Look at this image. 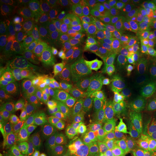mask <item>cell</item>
<instances>
[{"mask_svg":"<svg viewBox=\"0 0 156 156\" xmlns=\"http://www.w3.org/2000/svg\"><path fill=\"white\" fill-rule=\"evenodd\" d=\"M19 89L16 87H7L0 90V121L1 127L8 125L17 108Z\"/></svg>","mask_w":156,"mask_h":156,"instance_id":"19","label":"cell"},{"mask_svg":"<svg viewBox=\"0 0 156 156\" xmlns=\"http://www.w3.org/2000/svg\"><path fill=\"white\" fill-rule=\"evenodd\" d=\"M76 1L73 0H46L44 1L47 20L69 16L71 9Z\"/></svg>","mask_w":156,"mask_h":156,"instance_id":"24","label":"cell"},{"mask_svg":"<svg viewBox=\"0 0 156 156\" xmlns=\"http://www.w3.org/2000/svg\"><path fill=\"white\" fill-rule=\"evenodd\" d=\"M155 124H156V117H155Z\"/></svg>","mask_w":156,"mask_h":156,"instance_id":"37","label":"cell"},{"mask_svg":"<svg viewBox=\"0 0 156 156\" xmlns=\"http://www.w3.org/2000/svg\"><path fill=\"white\" fill-rule=\"evenodd\" d=\"M145 139L150 145L156 148V124H153L145 132Z\"/></svg>","mask_w":156,"mask_h":156,"instance_id":"34","label":"cell"},{"mask_svg":"<svg viewBox=\"0 0 156 156\" xmlns=\"http://www.w3.org/2000/svg\"><path fill=\"white\" fill-rule=\"evenodd\" d=\"M33 104L32 103H25L17 105L14 116L6 126L5 138L8 145L18 148L37 137L28 122Z\"/></svg>","mask_w":156,"mask_h":156,"instance_id":"7","label":"cell"},{"mask_svg":"<svg viewBox=\"0 0 156 156\" xmlns=\"http://www.w3.org/2000/svg\"><path fill=\"white\" fill-rule=\"evenodd\" d=\"M21 76L23 88L40 89L41 82L38 77L36 68V63L34 57L30 54H26L22 62Z\"/></svg>","mask_w":156,"mask_h":156,"instance_id":"23","label":"cell"},{"mask_svg":"<svg viewBox=\"0 0 156 156\" xmlns=\"http://www.w3.org/2000/svg\"><path fill=\"white\" fill-rule=\"evenodd\" d=\"M139 47L156 51V28L146 36Z\"/></svg>","mask_w":156,"mask_h":156,"instance_id":"32","label":"cell"},{"mask_svg":"<svg viewBox=\"0 0 156 156\" xmlns=\"http://www.w3.org/2000/svg\"><path fill=\"white\" fill-rule=\"evenodd\" d=\"M122 12L129 20L142 18L146 9V1L142 0H117L116 1Z\"/></svg>","mask_w":156,"mask_h":156,"instance_id":"28","label":"cell"},{"mask_svg":"<svg viewBox=\"0 0 156 156\" xmlns=\"http://www.w3.org/2000/svg\"><path fill=\"white\" fill-rule=\"evenodd\" d=\"M39 90L23 88L19 91L17 95V105L25 103H34L39 100Z\"/></svg>","mask_w":156,"mask_h":156,"instance_id":"30","label":"cell"},{"mask_svg":"<svg viewBox=\"0 0 156 156\" xmlns=\"http://www.w3.org/2000/svg\"><path fill=\"white\" fill-rule=\"evenodd\" d=\"M85 50L82 48H71L64 50L57 56V70L56 77L69 87H77L79 78L85 68Z\"/></svg>","mask_w":156,"mask_h":156,"instance_id":"6","label":"cell"},{"mask_svg":"<svg viewBox=\"0 0 156 156\" xmlns=\"http://www.w3.org/2000/svg\"><path fill=\"white\" fill-rule=\"evenodd\" d=\"M2 9H9L30 15L38 18L44 15L45 7L44 1L34 0H2Z\"/></svg>","mask_w":156,"mask_h":156,"instance_id":"22","label":"cell"},{"mask_svg":"<svg viewBox=\"0 0 156 156\" xmlns=\"http://www.w3.org/2000/svg\"><path fill=\"white\" fill-rule=\"evenodd\" d=\"M85 99L79 87L70 90L55 106L58 118L62 123L67 121L74 112L85 102Z\"/></svg>","mask_w":156,"mask_h":156,"instance_id":"20","label":"cell"},{"mask_svg":"<svg viewBox=\"0 0 156 156\" xmlns=\"http://www.w3.org/2000/svg\"><path fill=\"white\" fill-rule=\"evenodd\" d=\"M70 18L85 36L84 50L89 56H95L98 43L106 34L100 15L99 4L93 0H78L71 9Z\"/></svg>","mask_w":156,"mask_h":156,"instance_id":"1","label":"cell"},{"mask_svg":"<svg viewBox=\"0 0 156 156\" xmlns=\"http://www.w3.org/2000/svg\"><path fill=\"white\" fill-rule=\"evenodd\" d=\"M151 80H153L154 83H156V58H155V60H154L153 66H152Z\"/></svg>","mask_w":156,"mask_h":156,"instance_id":"36","label":"cell"},{"mask_svg":"<svg viewBox=\"0 0 156 156\" xmlns=\"http://www.w3.org/2000/svg\"><path fill=\"white\" fill-rule=\"evenodd\" d=\"M147 108L156 110V83L152 80L147 100Z\"/></svg>","mask_w":156,"mask_h":156,"instance_id":"33","label":"cell"},{"mask_svg":"<svg viewBox=\"0 0 156 156\" xmlns=\"http://www.w3.org/2000/svg\"><path fill=\"white\" fill-rule=\"evenodd\" d=\"M152 80L143 76L127 83L128 97L131 108L147 106V100Z\"/></svg>","mask_w":156,"mask_h":156,"instance_id":"21","label":"cell"},{"mask_svg":"<svg viewBox=\"0 0 156 156\" xmlns=\"http://www.w3.org/2000/svg\"><path fill=\"white\" fill-rule=\"evenodd\" d=\"M78 87L86 101L98 102L103 101L98 83L96 67L93 62H87L85 64L79 78Z\"/></svg>","mask_w":156,"mask_h":156,"instance_id":"15","label":"cell"},{"mask_svg":"<svg viewBox=\"0 0 156 156\" xmlns=\"http://www.w3.org/2000/svg\"><path fill=\"white\" fill-rule=\"evenodd\" d=\"M148 28L149 26L143 20V17L128 21L121 32V36L129 50L139 47L146 38Z\"/></svg>","mask_w":156,"mask_h":156,"instance_id":"17","label":"cell"},{"mask_svg":"<svg viewBox=\"0 0 156 156\" xmlns=\"http://www.w3.org/2000/svg\"><path fill=\"white\" fill-rule=\"evenodd\" d=\"M56 139L77 156H99L94 142L80 128L62 126Z\"/></svg>","mask_w":156,"mask_h":156,"instance_id":"9","label":"cell"},{"mask_svg":"<svg viewBox=\"0 0 156 156\" xmlns=\"http://www.w3.org/2000/svg\"><path fill=\"white\" fill-rule=\"evenodd\" d=\"M17 156H76L57 140H38Z\"/></svg>","mask_w":156,"mask_h":156,"instance_id":"13","label":"cell"},{"mask_svg":"<svg viewBox=\"0 0 156 156\" xmlns=\"http://www.w3.org/2000/svg\"><path fill=\"white\" fill-rule=\"evenodd\" d=\"M96 71L103 101L125 110L131 109L128 97L127 83L124 77L103 61L96 67Z\"/></svg>","mask_w":156,"mask_h":156,"instance_id":"2","label":"cell"},{"mask_svg":"<svg viewBox=\"0 0 156 156\" xmlns=\"http://www.w3.org/2000/svg\"><path fill=\"white\" fill-rule=\"evenodd\" d=\"M62 48L60 45L53 41L39 40L33 46L32 56L35 60L54 58L62 53L61 51Z\"/></svg>","mask_w":156,"mask_h":156,"instance_id":"25","label":"cell"},{"mask_svg":"<svg viewBox=\"0 0 156 156\" xmlns=\"http://www.w3.org/2000/svg\"><path fill=\"white\" fill-rule=\"evenodd\" d=\"M103 62L119 72L126 83L143 76L139 65L129 52L116 54Z\"/></svg>","mask_w":156,"mask_h":156,"instance_id":"14","label":"cell"},{"mask_svg":"<svg viewBox=\"0 0 156 156\" xmlns=\"http://www.w3.org/2000/svg\"><path fill=\"white\" fill-rule=\"evenodd\" d=\"M35 63L37 75L41 83L56 75L57 70V57L35 60Z\"/></svg>","mask_w":156,"mask_h":156,"instance_id":"29","label":"cell"},{"mask_svg":"<svg viewBox=\"0 0 156 156\" xmlns=\"http://www.w3.org/2000/svg\"><path fill=\"white\" fill-rule=\"evenodd\" d=\"M28 122L37 137L41 135L56 136L62 123L54 106L38 100L33 104Z\"/></svg>","mask_w":156,"mask_h":156,"instance_id":"8","label":"cell"},{"mask_svg":"<svg viewBox=\"0 0 156 156\" xmlns=\"http://www.w3.org/2000/svg\"><path fill=\"white\" fill-rule=\"evenodd\" d=\"M129 125L130 132L133 137L140 138L143 136L145 132V126L143 124L133 116H131L128 119Z\"/></svg>","mask_w":156,"mask_h":156,"instance_id":"31","label":"cell"},{"mask_svg":"<svg viewBox=\"0 0 156 156\" xmlns=\"http://www.w3.org/2000/svg\"><path fill=\"white\" fill-rule=\"evenodd\" d=\"M96 103L97 102H93V101H85L67 121L64 122L63 126L81 128L90 116L96 106Z\"/></svg>","mask_w":156,"mask_h":156,"instance_id":"27","label":"cell"},{"mask_svg":"<svg viewBox=\"0 0 156 156\" xmlns=\"http://www.w3.org/2000/svg\"><path fill=\"white\" fill-rule=\"evenodd\" d=\"M101 151L104 156H138L139 149L130 132L128 119L121 115L105 134Z\"/></svg>","mask_w":156,"mask_h":156,"instance_id":"3","label":"cell"},{"mask_svg":"<svg viewBox=\"0 0 156 156\" xmlns=\"http://www.w3.org/2000/svg\"><path fill=\"white\" fill-rule=\"evenodd\" d=\"M129 50L123 42L121 34L106 33L98 43L95 56L106 60L120 53H129Z\"/></svg>","mask_w":156,"mask_h":156,"instance_id":"16","label":"cell"},{"mask_svg":"<svg viewBox=\"0 0 156 156\" xmlns=\"http://www.w3.org/2000/svg\"><path fill=\"white\" fill-rule=\"evenodd\" d=\"M146 9L154 15H156V0L146 1Z\"/></svg>","mask_w":156,"mask_h":156,"instance_id":"35","label":"cell"},{"mask_svg":"<svg viewBox=\"0 0 156 156\" xmlns=\"http://www.w3.org/2000/svg\"><path fill=\"white\" fill-rule=\"evenodd\" d=\"M69 90L67 85L54 76L41 83L39 89V100L48 106H53L54 104L59 102Z\"/></svg>","mask_w":156,"mask_h":156,"instance_id":"18","label":"cell"},{"mask_svg":"<svg viewBox=\"0 0 156 156\" xmlns=\"http://www.w3.org/2000/svg\"><path fill=\"white\" fill-rule=\"evenodd\" d=\"M129 54L139 65L143 77L151 79L152 66L156 58V51L142 47H136L130 50Z\"/></svg>","mask_w":156,"mask_h":156,"instance_id":"26","label":"cell"},{"mask_svg":"<svg viewBox=\"0 0 156 156\" xmlns=\"http://www.w3.org/2000/svg\"><path fill=\"white\" fill-rule=\"evenodd\" d=\"M36 19L30 15L13 9H2V32L9 40L20 38L31 30Z\"/></svg>","mask_w":156,"mask_h":156,"instance_id":"10","label":"cell"},{"mask_svg":"<svg viewBox=\"0 0 156 156\" xmlns=\"http://www.w3.org/2000/svg\"><path fill=\"white\" fill-rule=\"evenodd\" d=\"M101 21L106 33L121 34L129 20L122 12L116 1H100Z\"/></svg>","mask_w":156,"mask_h":156,"instance_id":"12","label":"cell"},{"mask_svg":"<svg viewBox=\"0 0 156 156\" xmlns=\"http://www.w3.org/2000/svg\"><path fill=\"white\" fill-rule=\"evenodd\" d=\"M121 115L116 106L103 101H98L80 129L94 143L101 145L107 130Z\"/></svg>","mask_w":156,"mask_h":156,"instance_id":"5","label":"cell"},{"mask_svg":"<svg viewBox=\"0 0 156 156\" xmlns=\"http://www.w3.org/2000/svg\"><path fill=\"white\" fill-rule=\"evenodd\" d=\"M25 53L17 51L15 53L2 54L0 58V83L1 88L16 87L19 91L23 89L21 67Z\"/></svg>","mask_w":156,"mask_h":156,"instance_id":"11","label":"cell"},{"mask_svg":"<svg viewBox=\"0 0 156 156\" xmlns=\"http://www.w3.org/2000/svg\"><path fill=\"white\" fill-rule=\"evenodd\" d=\"M44 31L53 41L65 49L71 48L84 49L86 43L83 33L69 16L47 20L44 25Z\"/></svg>","mask_w":156,"mask_h":156,"instance_id":"4","label":"cell"}]
</instances>
